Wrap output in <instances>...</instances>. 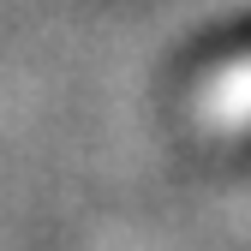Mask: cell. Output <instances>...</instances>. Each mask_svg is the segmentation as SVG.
Instances as JSON below:
<instances>
[{"label": "cell", "instance_id": "6da1fadb", "mask_svg": "<svg viewBox=\"0 0 251 251\" xmlns=\"http://www.w3.org/2000/svg\"><path fill=\"white\" fill-rule=\"evenodd\" d=\"M198 114H203L209 132H251V48L203 78Z\"/></svg>", "mask_w": 251, "mask_h": 251}]
</instances>
